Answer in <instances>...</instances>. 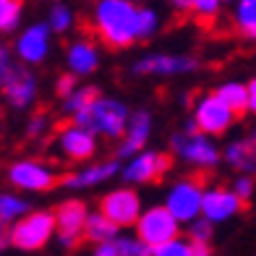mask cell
<instances>
[{"label": "cell", "instance_id": "1", "mask_svg": "<svg viewBox=\"0 0 256 256\" xmlns=\"http://www.w3.org/2000/svg\"><path fill=\"white\" fill-rule=\"evenodd\" d=\"M136 14L138 10L123 0H104L97 6V34L110 48H123V44L136 40Z\"/></svg>", "mask_w": 256, "mask_h": 256}, {"label": "cell", "instance_id": "21", "mask_svg": "<svg viewBox=\"0 0 256 256\" xmlns=\"http://www.w3.org/2000/svg\"><path fill=\"white\" fill-rule=\"evenodd\" d=\"M86 225V238L92 240H100V243H110L115 238V225L108 222L102 214H94V217H86L84 220Z\"/></svg>", "mask_w": 256, "mask_h": 256}, {"label": "cell", "instance_id": "22", "mask_svg": "<svg viewBox=\"0 0 256 256\" xmlns=\"http://www.w3.org/2000/svg\"><path fill=\"white\" fill-rule=\"evenodd\" d=\"M228 160L238 170H251L254 168V138H246V142L232 144L228 149Z\"/></svg>", "mask_w": 256, "mask_h": 256}, {"label": "cell", "instance_id": "9", "mask_svg": "<svg viewBox=\"0 0 256 256\" xmlns=\"http://www.w3.org/2000/svg\"><path fill=\"white\" fill-rule=\"evenodd\" d=\"M10 180L21 188H32V191H44V188H52L58 183V178L48 168L37 165V162H16L10 168Z\"/></svg>", "mask_w": 256, "mask_h": 256}, {"label": "cell", "instance_id": "35", "mask_svg": "<svg viewBox=\"0 0 256 256\" xmlns=\"http://www.w3.org/2000/svg\"><path fill=\"white\" fill-rule=\"evenodd\" d=\"M58 92H60V94H71L74 92V76H63L58 81Z\"/></svg>", "mask_w": 256, "mask_h": 256}, {"label": "cell", "instance_id": "33", "mask_svg": "<svg viewBox=\"0 0 256 256\" xmlns=\"http://www.w3.org/2000/svg\"><path fill=\"white\" fill-rule=\"evenodd\" d=\"M212 251H209V246L206 243H202V240H191V246H188V256H209Z\"/></svg>", "mask_w": 256, "mask_h": 256}, {"label": "cell", "instance_id": "11", "mask_svg": "<svg viewBox=\"0 0 256 256\" xmlns=\"http://www.w3.org/2000/svg\"><path fill=\"white\" fill-rule=\"evenodd\" d=\"M60 146L71 160H86L94 154V136L78 126H60Z\"/></svg>", "mask_w": 256, "mask_h": 256}, {"label": "cell", "instance_id": "19", "mask_svg": "<svg viewBox=\"0 0 256 256\" xmlns=\"http://www.w3.org/2000/svg\"><path fill=\"white\" fill-rule=\"evenodd\" d=\"M146 131H149V115L146 112H136L134 123H131V131H128V138H126V144L120 146L118 154L126 157V154L138 152V149L144 146V142H146Z\"/></svg>", "mask_w": 256, "mask_h": 256}, {"label": "cell", "instance_id": "7", "mask_svg": "<svg viewBox=\"0 0 256 256\" xmlns=\"http://www.w3.org/2000/svg\"><path fill=\"white\" fill-rule=\"evenodd\" d=\"M108 222L118 225H131L138 217V196L134 191H112L110 196H104L102 202V212H100Z\"/></svg>", "mask_w": 256, "mask_h": 256}, {"label": "cell", "instance_id": "8", "mask_svg": "<svg viewBox=\"0 0 256 256\" xmlns=\"http://www.w3.org/2000/svg\"><path fill=\"white\" fill-rule=\"evenodd\" d=\"M232 118H236V115H232L217 97H206L199 104V110H196V126H199V131H204V134H222L232 123Z\"/></svg>", "mask_w": 256, "mask_h": 256}, {"label": "cell", "instance_id": "12", "mask_svg": "<svg viewBox=\"0 0 256 256\" xmlns=\"http://www.w3.org/2000/svg\"><path fill=\"white\" fill-rule=\"evenodd\" d=\"M240 206H243V202L232 191H225V188L209 191V194L202 196V209L209 220H225L232 212H238Z\"/></svg>", "mask_w": 256, "mask_h": 256}, {"label": "cell", "instance_id": "34", "mask_svg": "<svg viewBox=\"0 0 256 256\" xmlns=\"http://www.w3.org/2000/svg\"><path fill=\"white\" fill-rule=\"evenodd\" d=\"M248 194H251V180L240 178V180L236 183V196H238V199H246Z\"/></svg>", "mask_w": 256, "mask_h": 256}, {"label": "cell", "instance_id": "36", "mask_svg": "<svg viewBox=\"0 0 256 256\" xmlns=\"http://www.w3.org/2000/svg\"><path fill=\"white\" fill-rule=\"evenodd\" d=\"M94 256H118V251H115V243H112V240H110V243H102Z\"/></svg>", "mask_w": 256, "mask_h": 256}, {"label": "cell", "instance_id": "26", "mask_svg": "<svg viewBox=\"0 0 256 256\" xmlns=\"http://www.w3.org/2000/svg\"><path fill=\"white\" fill-rule=\"evenodd\" d=\"M186 8H191V14L199 16V21L204 26L212 24V21L217 18V14H220V6L214 3V0H209V3H204V0H199V3H186Z\"/></svg>", "mask_w": 256, "mask_h": 256}, {"label": "cell", "instance_id": "10", "mask_svg": "<svg viewBox=\"0 0 256 256\" xmlns=\"http://www.w3.org/2000/svg\"><path fill=\"white\" fill-rule=\"evenodd\" d=\"M86 220V209L81 202H66L60 209H58V230H60V240L63 246H76V240L81 236V228H84Z\"/></svg>", "mask_w": 256, "mask_h": 256}, {"label": "cell", "instance_id": "30", "mask_svg": "<svg viewBox=\"0 0 256 256\" xmlns=\"http://www.w3.org/2000/svg\"><path fill=\"white\" fill-rule=\"evenodd\" d=\"M152 256H188V246L180 240H170L165 246H160L152 251Z\"/></svg>", "mask_w": 256, "mask_h": 256}, {"label": "cell", "instance_id": "17", "mask_svg": "<svg viewBox=\"0 0 256 256\" xmlns=\"http://www.w3.org/2000/svg\"><path fill=\"white\" fill-rule=\"evenodd\" d=\"M68 63L76 74H89L97 68V50L92 42H76L68 52Z\"/></svg>", "mask_w": 256, "mask_h": 256}, {"label": "cell", "instance_id": "13", "mask_svg": "<svg viewBox=\"0 0 256 256\" xmlns=\"http://www.w3.org/2000/svg\"><path fill=\"white\" fill-rule=\"evenodd\" d=\"M170 168V157L168 154H142L131 168L126 170V178L128 180H154L160 178L162 172Z\"/></svg>", "mask_w": 256, "mask_h": 256}, {"label": "cell", "instance_id": "16", "mask_svg": "<svg viewBox=\"0 0 256 256\" xmlns=\"http://www.w3.org/2000/svg\"><path fill=\"white\" fill-rule=\"evenodd\" d=\"M48 52V26H32L24 32V37L18 40V55L29 63H37Z\"/></svg>", "mask_w": 256, "mask_h": 256}, {"label": "cell", "instance_id": "29", "mask_svg": "<svg viewBox=\"0 0 256 256\" xmlns=\"http://www.w3.org/2000/svg\"><path fill=\"white\" fill-rule=\"evenodd\" d=\"M24 209H26L24 202L14 199V196H0V220H10V217L21 214Z\"/></svg>", "mask_w": 256, "mask_h": 256}, {"label": "cell", "instance_id": "14", "mask_svg": "<svg viewBox=\"0 0 256 256\" xmlns=\"http://www.w3.org/2000/svg\"><path fill=\"white\" fill-rule=\"evenodd\" d=\"M176 146L186 160L199 162V165H214L217 162V149L199 134H194L188 138H176Z\"/></svg>", "mask_w": 256, "mask_h": 256}, {"label": "cell", "instance_id": "2", "mask_svg": "<svg viewBox=\"0 0 256 256\" xmlns=\"http://www.w3.org/2000/svg\"><path fill=\"white\" fill-rule=\"evenodd\" d=\"M76 123H78V128H84L89 134L94 128H100L108 136H118V134H123V126H126V108L112 100H97L84 112L76 115Z\"/></svg>", "mask_w": 256, "mask_h": 256}, {"label": "cell", "instance_id": "32", "mask_svg": "<svg viewBox=\"0 0 256 256\" xmlns=\"http://www.w3.org/2000/svg\"><path fill=\"white\" fill-rule=\"evenodd\" d=\"M209 232H212V228H209L206 220H204V222H196V225H194V240H202V243H206Z\"/></svg>", "mask_w": 256, "mask_h": 256}, {"label": "cell", "instance_id": "18", "mask_svg": "<svg viewBox=\"0 0 256 256\" xmlns=\"http://www.w3.org/2000/svg\"><path fill=\"white\" fill-rule=\"evenodd\" d=\"M112 172H118V162H104V165H97V168H92V170L74 172V176L63 178V186L81 188V186H92V183H100V180H104V178H110Z\"/></svg>", "mask_w": 256, "mask_h": 256}, {"label": "cell", "instance_id": "25", "mask_svg": "<svg viewBox=\"0 0 256 256\" xmlns=\"http://www.w3.org/2000/svg\"><path fill=\"white\" fill-rule=\"evenodd\" d=\"M97 100H100V94H97V89H94V86L81 89V92H76V94L68 100V110L78 115V112H84L89 104H92V102H97Z\"/></svg>", "mask_w": 256, "mask_h": 256}, {"label": "cell", "instance_id": "31", "mask_svg": "<svg viewBox=\"0 0 256 256\" xmlns=\"http://www.w3.org/2000/svg\"><path fill=\"white\" fill-rule=\"evenodd\" d=\"M50 24H52V29H58V32L68 29V24H71V14H68V8H66V6H55V8H52Z\"/></svg>", "mask_w": 256, "mask_h": 256}, {"label": "cell", "instance_id": "15", "mask_svg": "<svg viewBox=\"0 0 256 256\" xmlns=\"http://www.w3.org/2000/svg\"><path fill=\"white\" fill-rule=\"evenodd\" d=\"M196 60L194 58H165V55H152L144 58L136 66L138 74H180V71H194Z\"/></svg>", "mask_w": 256, "mask_h": 256}, {"label": "cell", "instance_id": "5", "mask_svg": "<svg viewBox=\"0 0 256 256\" xmlns=\"http://www.w3.org/2000/svg\"><path fill=\"white\" fill-rule=\"evenodd\" d=\"M138 236H142L144 246L149 248H160L165 243L176 240L178 236V222L170 217V212L165 206H154L138 220Z\"/></svg>", "mask_w": 256, "mask_h": 256}, {"label": "cell", "instance_id": "20", "mask_svg": "<svg viewBox=\"0 0 256 256\" xmlns=\"http://www.w3.org/2000/svg\"><path fill=\"white\" fill-rule=\"evenodd\" d=\"M220 102L225 104V108L232 112V115H240L243 110L248 108V97H246V86H240V84H228L222 86L214 94Z\"/></svg>", "mask_w": 256, "mask_h": 256}, {"label": "cell", "instance_id": "24", "mask_svg": "<svg viewBox=\"0 0 256 256\" xmlns=\"http://www.w3.org/2000/svg\"><path fill=\"white\" fill-rule=\"evenodd\" d=\"M21 14V6L14 3V0H0V32H8L16 26Z\"/></svg>", "mask_w": 256, "mask_h": 256}, {"label": "cell", "instance_id": "3", "mask_svg": "<svg viewBox=\"0 0 256 256\" xmlns=\"http://www.w3.org/2000/svg\"><path fill=\"white\" fill-rule=\"evenodd\" d=\"M202 186H204V172H196V178L183 180L170 191L168 212L176 222L178 220H194L196 217V212L202 209V196H204Z\"/></svg>", "mask_w": 256, "mask_h": 256}, {"label": "cell", "instance_id": "6", "mask_svg": "<svg viewBox=\"0 0 256 256\" xmlns=\"http://www.w3.org/2000/svg\"><path fill=\"white\" fill-rule=\"evenodd\" d=\"M0 86L6 89L8 100L16 104V108H24L32 102L34 97V78L24 71V68H16L14 63L0 60Z\"/></svg>", "mask_w": 256, "mask_h": 256}, {"label": "cell", "instance_id": "37", "mask_svg": "<svg viewBox=\"0 0 256 256\" xmlns=\"http://www.w3.org/2000/svg\"><path fill=\"white\" fill-rule=\"evenodd\" d=\"M0 60H3V52H0Z\"/></svg>", "mask_w": 256, "mask_h": 256}, {"label": "cell", "instance_id": "23", "mask_svg": "<svg viewBox=\"0 0 256 256\" xmlns=\"http://www.w3.org/2000/svg\"><path fill=\"white\" fill-rule=\"evenodd\" d=\"M238 29L246 34V37H254L256 34V3L254 0H246V3H240L238 6Z\"/></svg>", "mask_w": 256, "mask_h": 256}, {"label": "cell", "instance_id": "4", "mask_svg": "<svg viewBox=\"0 0 256 256\" xmlns=\"http://www.w3.org/2000/svg\"><path fill=\"white\" fill-rule=\"evenodd\" d=\"M52 228H55V217L50 212H37L10 230V243L24 251H37L52 236Z\"/></svg>", "mask_w": 256, "mask_h": 256}, {"label": "cell", "instance_id": "28", "mask_svg": "<svg viewBox=\"0 0 256 256\" xmlns=\"http://www.w3.org/2000/svg\"><path fill=\"white\" fill-rule=\"evenodd\" d=\"M154 26H157V16L152 10H138L136 14V37H149Z\"/></svg>", "mask_w": 256, "mask_h": 256}, {"label": "cell", "instance_id": "27", "mask_svg": "<svg viewBox=\"0 0 256 256\" xmlns=\"http://www.w3.org/2000/svg\"><path fill=\"white\" fill-rule=\"evenodd\" d=\"M115 251L118 256H152V248L144 246L142 240H131V238H123L115 243Z\"/></svg>", "mask_w": 256, "mask_h": 256}]
</instances>
